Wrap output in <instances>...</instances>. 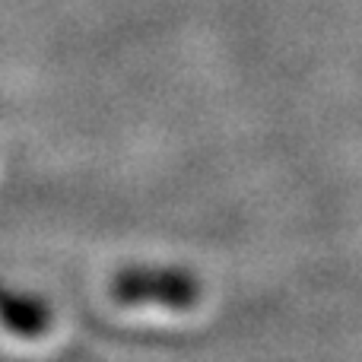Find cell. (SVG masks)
I'll return each mask as SVG.
<instances>
[{"instance_id":"cell-2","label":"cell","mask_w":362,"mask_h":362,"mask_svg":"<svg viewBox=\"0 0 362 362\" xmlns=\"http://www.w3.org/2000/svg\"><path fill=\"white\" fill-rule=\"evenodd\" d=\"M0 325L19 340H38L51 327V308L32 293L0 286Z\"/></svg>"},{"instance_id":"cell-1","label":"cell","mask_w":362,"mask_h":362,"mask_svg":"<svg viewBox=\"0 0 362 362\" xmlns=\"http://www.w3.org/2000/svg\"><path fill=\"white\" fill-rule=\"evenodd\" d=\"M118 305H163L185 312L200 302V280L181 267H127L112 280Z\"/></svg>"}]
</instances>
